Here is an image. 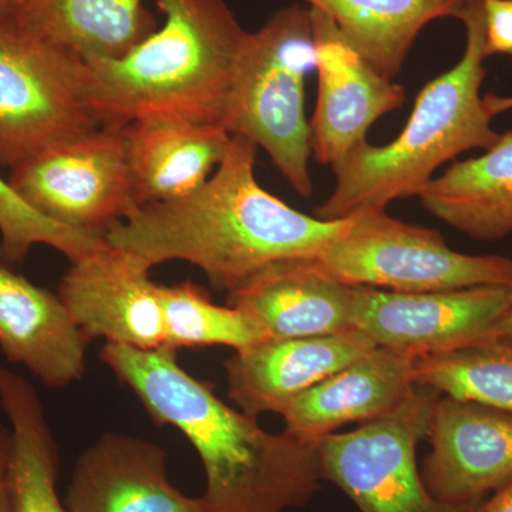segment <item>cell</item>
<instances>
[{
  "label": "cell",
  "instance_id": "277c9868",
  "mask_svg": "<svg viewBox=\"0 0 512 512\" xmlns=\"http://www.w3.org/2000/svg\"><path fill=\"white\" fill-rule=\"evenodd\" d=\"M458 19L466 28L461 59L420 90L412 116L392 143L363 141L332 165L336 185L315 217L339 221L386 211L400 198L419 197L441 165L497 143L500 133L481 97L487 76L483 0H467Z\"/></svg>",
  "mask_w": 512,
  "mask_h": 512
},
{
  "label": "cell",
  "instance_id": "ba28073f",
  "mask_svg": "<svg viewBox=\"0 0 512 512\" xmlns=\"http://www.w3.org/2000/svg\"><path fill=\"white\" fill-rule=\"evenodd\" d=\"M440 396L416 386L397 412L320 440L323 480L340 488L360 512H483L485 501L453 505L437 500L421 478L417 444L427 439Z\"/></svg>",
  "mask_w": 512,
  "mask_h": 512
},
{
  "label": "cell",
  "instance_id": "8fae6325",
  "mask_svg": "<svg viewBox=\"0 0 512 512\" xmlns=\"http://www.w3.org/2000/svg\"><path fill=\"white\" fill-rule=\"evenodd\" d=\"M309 10L318 72L309 141L316 161L335 165L366 141L380 117L403 106L406 90L377 72L326 13Z\"/></svg>",
  "mask_w": 512,
  "mask_h": 512
},
{
  "label": "cell",
  "instance_id": "f546056e",
  "mask_svg": "<svg viewBox=\"0 0 512 512\" xmlns=\"http://www.w3.org/2000/svg\"><path fill=\"white\" fill-rule=\"evenodd\" d=\"M484 103L493 117L512 110V96H497V94L491 93L484 97Z\"/></svg>",
  "mask_w": 512,
  "mask_h": 512
},
{
  "label": "cell",
  "instance_id": "8992f818",
  "mask_svg": "<svg viewBox=\"0 0 512 512\" xmlns=\"http://www.w3.org/2000/svg\"><path fill=\"white\" fill-rule=\"evenodd\" d=\"M89 67L0 18V167L15 168L100 127L87 103Z\"/></svg>",
  "mask_w": 512,
  "mask_h": 512
},
{
  "label": "cell",
  "instance_id": "6da1fadb",
  "mask_svg": "<svg viewBox=\"0 0 512 512\" xmlns=\"http://www.w3.org/2000/svg\"><path fill=\"white\" fill-rule=\"evenodd\" d=\"M256 153L248 138L232 136L207 183L178 200L137 208L107 229V244L126 249L150 269L188 262L225 292L275 262L319 258L348 232L352 218L325 221L293 210L259 185Z\"/></svg>",
  "mask_w": 512,
  "mask_h": 512
},
{
  "label": "cell",
  "instance_id": "f1b7e54d",
  "mask_svg": "<svg viewBox=\"0 0 512 512\" xmlns=\"http://www.w3.org/2000/svg\"><path fill=\"white\" fill-rule=\"evenodd\" d=\"M483 512H512V483L497 491L490 501H485Z\"/></svg>",
  "mask_w": 512,
  "mask_h": 512
},
{
  "label": "cell",
  "instance_id": "4316f807",
  "mask_svg": "<svg viewBox=\"0 0 512 512\" xmlns=\"http://www.w3.org/2000/svg\"><path fill=\"white\" fill-rule=\"evenodd\" d=\"M485 55L512 59V0H483Z\"/></svg>",
  "mask_w": 512,
  "mask_h": 512
},
{
  "label": "cell",
  "instance_id": "d6986e66",
  "mask_svg": "<svg viewBox=\"0 0 512 512\" xmlns=\"http://www.w3.org/2000/svg\"><path fill=\"white\" fill-rule=\"evenodd\" d=\"M124 133L140 207L197 191L220 167L232 138L218 124L165 114L133 121Z\"/></svg>",
  "mask_w": 512,
  "mask_h": 512
},
{
  "label": "cell",
  "instance_id": "52a82bcc",
  "mask_svg": "<svg viewBox=\"0 0 512 512\" xmlns=\"http://www.w3.org/2000/svg\"><path fill=\"white\" fill-rule=\"evenodd\" d=\"M318 259L343 284L383 291L512 285V259L507 256L461 254L436 229L407 224L386 211L353 217L348 232Z\"/></svg>",
  "mask_w": 512,
  "mask_h": 512
},
{
  "label": "cell",
  "instance_id": "9a60e30c",
  "mask_svg": "<svg viewBox=\"0 0 512 512\" xmlns=\"http://www.w3.org/2000/svg\"><path fill=\"white\" fill-rule=\"evenodd\" d=\"M373 349L372 340L356 329L265 340L235 352L224 363L229 399L254 419L265 413L278 414L296 396Z\"/></svg>",
  "mask_w": 512,
  "mask_h": 512
},
{
  "label": "cell",
  "instance_id": "9c48e42d",
  "mask_svg": "<svg viewBox=\"0 0 512 512\" xmlns=\"http://www.w3.org/2000/svg\"><path fill=\"white\" fill-rule=\"evenodd\" d=\"M8 183L43 217L106 235L138 205L124 128L97 127L12 168Z\"/></svg>",
  "mask_w": 512,
  "mask_h": 512
},
{
  "label": "cell",
  "instance_id": "7a4b0ae2",
  "mask_svg": "<svg viewBox=\"0 0 512 512\" xmlns=\"http://www.w3.org/2000/svg\"><path fill=\"white\" fill-rule=\"evenodd\" d=\"M100 360L136 394L157 424L180 430L205 471L212 512H288L322 488L318 446L262 429L178 365L175 350L106 343Z\"/></svg>",
  "mask_w": 512,
  "mask_h": 512
},
{
  "label": "cell",
  "instance_id": "4fadbf2b",
  "mask_svg": "<svg viewBox=\"0 0 512 512\" xmlns=\"http://www.w3.org/2000/svg\"><path fill=\"white\" fill-rule=\"evenodd\" d=\"M427 439L431 450L420 473L437 500L484 503L512 483V414L440 396Z\"/></svg>",
  "mask_w": 512,
  "mask_h": 512
},
{
  "label": "cell",
  "instance_id": "d4e9b609",
  "mask_svg": "<svg viewBox=\"0 0 512 512\" xmlns=\"http://www.w3.org/2000/svg\"><path fill=\"white\" fill-rule=\"evenodd\" d=\"M165 348L227 346L235 352L252 348L269 338L261 325L232 306H220L192 282L160 285Z\"/></svg>",
  "mask_w": 512,
  "mask_h": 512
},
{
  "label": "cell",
  "instance_id": "30bf717a",
  "mask_svg": "<svg viewBox=\"0 0 512 512\" xmlns=\"http://www.w3.org/2000/svg\"><path fill=\"white\" fill-rule=\"evenodd\" d=\"M510 286L393 292L353 286L352 326L376 348L419 359L503 338Z\"/></svg>",
  "mask_w": 512,
  "mask_h": 512
},
{
  "label": "cell",
  "instance_id": "5bb4252c",
  "mask_svg": "<svg viewBox=\"0 0 512 512\" xmlns=\"http://www.w3.org/2000/svg\"><path fill=\"white\" fill-rule=\"evenodd\" d=\"M69 512H212L171 484L167 454L151 441L106 433L82 451L64 498Z\"/></svg>",
  "mask_w": 512,
  "mask_h": 512
},
{
  "label": "cell",
  "instance_id": "7402d4cb",
  "mask_svg": "<svg viewBox=\"0 0 512 512\" xmlns=\"http://www.w3.org/2000/svg\"><path fill=\"white\" fill-rule=\"evenodd\" d=\"M322 10L387 79L402 72L414 40L433 20L457 18L467 0H302Z\"/></svg>",
  "mask_w": 512,
  "mask_h": 512
},
{
  "label": "cell",
  "instance_id": "e0dca14e",
  "mask_svg": "<svg viewBox=\"0 0 512 512\" xmlns=\"http://www.w3.org/2000/svg\"><path fill=\"white\" fill-rule=\"evenodd\" d=\"M413 365L412 357L373 349L296 396L278 414L288 433L318 446L346 424L369 423L397 412L416 389Z\"/></svg>",
  "mask_w": 512,
  "mask_h": 512
},
{
  "label": "cell",
  "instance_id": "7c38bea8",
  "mask_svg": "<svg viewBox=\"0 0 512 512\" xmlns=\"http://www.w3.org/2000/svg\"><path fill=\"white\" fill-rule=\"evenodd\" d=\"M136 255L107 244L73 262L59 296L87 339L141 350L165 348L160 285Z\"/></svg>",
  "mask_w": 512,
  "mask_h": 512
},
{
  "label": "cell",
  "instance_id": "484cf974",
  "mask_svg": "<svg viewBox=\"0 0 512 512\" xmlns=\"http://www.w3.org/2000/svg\"><path fill=\"white\" fill-rule=\"evenodd\" d=\"M106 244L103 234L64 227L30 208L0 177V261L18 265L35 245H47L80 261Z\"/></svg>",
  "mask_w": 512,
  "mask_h": 512
},
{
  "label": "cell",
  "instance_id": "ac0fdd59",
  "mask_svg": "<svg viewBox=\"0 0 512 512\" xmlns=\"http://www.w3.org/2000/svg\"><path fill=\"white\" fill-rule=\"evenodd\" d=\"M90 340L59 295L0 265V349L50 389L79 382Z\"/></svg>",
  "mask_w": 512,
  "mask_h": 512
},
{
  "label": "cell",
  "instance_id": "3957f363",
  "mask_svg": "<svg viewBox=\"0 0 512 512\" xmlns=\"http://www.w3.org/2000/svg\"><path fill=\"white\" fill-rule=\"evenodd\" d=\"M164 25L120 59L84 60L100 127L147 116L222 126L247 30L225 0H156Z\"/></svg>",
  "mask_w": 512,
  "mask_h": 512
},
{
  "label": "cell",
  "instance_id": "5b68a950",
  "mask_svg": "<svg viewBox=\"0 0 512 512\" xmlns=\"http://www.w3.org/2000/svg\"><path fill=\"white\" fill-rule=\"evenodd\" d=\"M311 10H278L249 32L235 67L222 127L266 151L296 194L311 197L306 77L315 70Z\"/></svg>",
  "mask_w": 512,
  "mask_h": 512
},
{
  "label": "cell",
  "instance_id": "44dd1931",
  "mask_svg": "<svg viewBox=\"0 0 512 512\" xmlns=\"http://www.w3.org/2000/svg\"><path fill=\"white\" fill-rule=\"evenodd\" d=\"M15 19L83 60L120 59L157 30L144 0H23Z\"/></svg>",
  "mask_w": 512,
  "mask_h": 512
},
{
  "label": "cell",
  "instance_id": "ffe728a7",
  "mask_svg": "<svg viewBox=\"0 0 512 512\" xmlns=\"http://www.w3.org/2000/svg\"><path fill=\"white\" fill-rule=\"evenodd\" d=\"M437 220L476 241L512 234V130L481 156L456 161L419 195Z\"/></svg>",
  "mask_w": 512,
  "mask_h": 512
},
{
  "label": "cell",
  "instance_id": "603a6c76",
  "mask_svg": "<svg viewBox=\"0 0 512 512\" xmlns=\"http://www.w3.org/2000/svg\"><path fill=\"white\" fill-rule=\"evenodd\" d=\"M0 407L12 431L13 511L69 512L57 493L59 447L39 393L25 379L0 366Z\"/></svg>",
  "mask_w": 512,
  "mask_h": 512
},
{
  "label": "cell",
  "instance_id": "4dcf8cb0",
  "mask_svg": "<svg viewBox=\"0 0 512 512\" xmlns=\"http://www.w3.org/2000/svg\"><path fill=\"white\" fill-rule=\"evenodd\" d=\"M23 0H0V18H15Z\"/></svg>",
  "mask_w": 512,
  "mask_h": 512
},
{
  "label": "cell",
  "instance_id": "cb8c5ba5",
  "mask_svg": "<svg viewBox=\"0 0 512 512\" xmlns=\"http://www.w3.org/2000/svg\"><path fill=\"white\" fill-rule=\"evenodd\" d=\"M413 379L443 396L512 414V340L414 359Z\"/></svg>",
  "mask_w": 512,
  "mask_h": 512
},
{
  "label": "cell",
  "instance_id": "1f68e13d",
  "mask_svg": "<svg viewBox=\"0 0 512 512\" xmlns=\"http://www.w3.org/2000/svg\"><path fill=\"white\" fill-rule=\"evenodd\" d=\"M503 338L512 340V285L510 286V308H508L503 325Z\"/></svg>",
  "mask_w": 512,
  "mask_h": 512
},
{
  "label": "cell",
  "instance_id": "83f0119b",
  "mask_svg": "<svg viewBox=\"0 0 512 512\" xmlns=\"http://www.w3.org/2000/svg\"><path fill=\"white\" fill-rule=\"evenodd\" d=\"M12 431L0 423V512L13 511L12 480Z\"/></svg>",
  "mask_w": 512,
  "mask_h": 512
},
{
  "label": "cell",
  "instance_id": "2e32d148",
  "mask_svg": "<svg viewBox=\"0 0 512 512\" xmlns=\"http://www.w3.org/2000/svg\"><path fill=\"white\" fill-rule=\"evenodd\" d=\"M227 305L251 316L271 339L335 335L352 330L353 286L318 258L265 266L228 292Z\"/></svg>",
  "mask_w": 512,
  "mask_h": 512
}]
</instances>
